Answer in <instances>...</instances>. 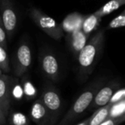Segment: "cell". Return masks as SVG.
<instances>
[{"label": "cell", "mask_w": 125, "mask_h": 125, "mask_svg": "<svg viewBox=\"0 0 125 125\" xmlns=\"http://www.w3.org/2000/svg\"><path fill=\"white\" fill-rule=\"evenodd\" d=\"M104 40V31L100 30L86 43L78 53V62L81 70L83 73L90 72L99 49Z\"/></svg>", "instance_id": "cell-1"}, {"label": "cell", "mask_w": 125, "mask_h": 125, "mask_svg": "<svg viewBox=\"0 0 125 125\" xmlns=\"http://www.w3.org/2000/svg\"><path fill=\"white\" fill-rule=\"evenodd\" d=\"M31 16L35 24L51 38L54 40H60L62 38L63 31L53 18L36 9L31 10Z\"/></svg>", "instance_id": "cell-2"}, {"label": "cell", "mask_w": 125, "mask_h": 125, "mask_svg": "<svg viewBox=\"0 0 125 125\" xmlns=\"http://www.w3.org/2000/svg\"><path fill=\"white\" fill-rule=\"evenodd\" d=\"M95 89H89L82 93L78 97V99L75 101L68 113L65 115L64 118L60 123V125H67L70 122H71L79 115L84 112L93 102V99L95 96Z\"/></svg>", "instance_id": "cell-3"}, {"label": "cell", "mask_w": 125, "mask_h": 125, "mask_svg": "<svg viewBox=\"0 0 125 125\" xmlns=\"http://www.w3.org/2000/svg\"><path fill=\"white\" fill-rule=\"evenodd\" d=\"M1 19L4 30L9 34H12L17 24V16L8 0H3L1 2Z\"/></svg>", "instance_id": "cell-4"}, {"label": "cell", "mask_w": 125, "mask_h": 125, "mask_svg": "<svg viewBox=\"0 0 125 125\" xmlns=\"http://www.w3.org/2000/svg\"><path fill=\"white\" fill-rule=\"evenodd\" d=\"M32 62V54L29 46L27 44L20 45L16 53V74L17 76H21L28 70Z\"/></svg>", "instance_id": "cell-5"}, {"label": "cell", "mask_w": 125, "mask_h": 125, "mask_svg": "<svg viewBox=\"0 0 125 125\" xmlns=\"http://www.w3.org/2000/svg\"><path fill=\"white\" fill-rule=\"evenodd\" d=\"M11 83L8 75H0V106L7 116L10 102Z\"/></svg>", "instance_id": "cell-6"}, {"label": "cell", "mask_w": 125, "mask_h": 125, "mask_svg": "<svg viewBox=\"0 0 125 125\" xmlns=\"http://www.w3.org/2000/svg\"><path fill=\"white\" fill-rule=\"evenodd\" d=\"M42 70L48 78L57 80L58 76L59 66L57 58L52 54H47L42 59Z\"/></svg>", "instance_id": "cell-7"}, {"label": "cell", "mask_w": 125, "mask_h": 125, "mask_svg": "<svg viewBox=\"0 0 125 125\" xmlns=\"http://www.w3.org/2000/svg\"><path fill=\"white\" fill-rule=\"evenodd\" d=\"M84 17H85V16L77 12L68 15L63 19L62 25H61L62 31H65L68 33H71L75 30L81 29Z\"/></svg>", "instance_id": "cell-8"}, {"label": "cell", "mask_w": 125, "mask_h": 125, "mask_svg": "<svg viewBox=\"0 0 125 125\" xmlns=\"http://www.w3.org/2000/svg\"><path fill=\"white\" fill-rule=\"evenodd\" d=\"M41 101L43 102V104H45V106L48 111H53V112L59 111L61 105H62L60 97L53 90L45 91L42 95Z\"/></svg>", "instance_id": "cell-9"}, {"label": "cell", "mask_w": 125, "mask_h": 125, "mask_svg": "<svg viewBox=\"0 0 125 125\" xmlns=\"http://www.w3.org/2000/svg\"><path fill=\"white\" fill-rule=\"evenodd\" d=\"M48 114V110L43 104L41 99L36 100L31 108V118L33 122L37 123L39 125H42L45 123V120Z\"/></svg>", "instance_id": "cell-10"}, {"label": "cell", "mask_w": 125, "mask_h": 125, "mask_svg": "<svg viewBox=\"0 0 125 125\" xmlns=\"http://www.w3.org/2000/svg\"><path fill=\"white\" fill-rule=\"evenodd\" d=\"M102 18L98 16L97 15L91 14L88 16H85L84 20L82 21L81 30L85 33L87 36H88L94 30H95L100 24V21Z\"/></svg>", "instance_id": "cell-11"}, {"label": "cell", "mask_w": 125, "mask_h": 125, "mask_svg": "<svg viewBox=\"0 0 125 125\" xmlns=\"http://www.w3.org/2000/svg\"><path fill=\"white\" fill-rule=\"evenodd\" d=\"M114 93L112 87H104L95 94L94 98V107H102L109 103L111 95Z\"/></svg>", "instance_id": "cell-12"}, {"label": "cell", "mask_w": 125, "mask_h": 125, "mask_svg": "<svg viewBox=\"0 0 125 125\" xmlns=\"http://www.w3.org/2000/svg\"><path fill=\"white\" fill-rule=\"evenodd\" d=\"M70 45L72 49L75 53L78 54L87 42V36L81 29H78L70 33Z\"/></svg>", "instance_id": "cell-13"}, {"label": "cell", "mask_w": 125, "mask_h": 125, "mask_svg": "<svg viewBox=\"0 0 125 125\" xmlns=\"http://www.w3.org/2000/svg\"><path fill=\"white\" fill-rule=\"evenodd\" d=\"M124 4L125 0H110L109 2H107L104 5H103L100 9L98 10L94 14L102 18L103 16H107L113 11L118 10Z\"/></svg>", "instance_id": "cell-14"}, {"label": "cell", "mask_w": 125, "mask_h": 125, "mask_svg": "<svg viewBox=\"0 0 125 125\" xmlns=\"http://www.w3.org/2000/svg\"><path fill=\"white\" fill-rule=\"evenodd\" d=\"M111 105V104L110 103H108L107 104L99 108L89 118L87 125H99L101 123H103L106 118H108V114H109V110Z\"/></svg>", "instance_id": "cell-15"}, {"label": "cell", "mask_w": 125, "mask_h": 125, "mask_svg": "<svg viewBox=\"0 0 125 125\" xmlns=\"http://www.w3.org/2000/svg\"><path fill=\"white\" fill-rule=\"evenodd\" d=\"M125 113V99L123 100L112 104L110 107L108 117L116 118L124 116Z\"/></svg>", "instance_id": "cell-16"}, {"label": "cell", "mask_w": 125, "mask_h": 125, "mask_svg": "<svg viewBox=\"0 0 125 125\" xmlns=\"http://www.w3.org/2000/svg\"><path fill=\"white\" fill-rule=\"evenodd\" d=\"M124 26H125V12L123 11L119 16H116V18H114V19L108 24L107 29L123 28Z\"/></svg>", "instance_id": "cell-17"}, {"label": "cell", "mask_w": 125, "mask_h": 125, "mask_svg": "<svg viewBox=\"0 0 125 125\" xmlns=\"http://www.w3.org/2000/svg\"><path fill=\"white\" fill-rule=\"evenodd\" d=\"M0 70L4 72H8L10 70L9 58H8L7 53L4 47L0 45Z\"/></svg>", "instance_id": "cell-18"}, {"label": "cell", "mask_w": 125, "mask_h": 125, "mask_svg": "<svg viewBox=\"0 0 125 125\" xmlns=\"http://www.w3.org/2000/svg\"><path fill=\"white\" fill-rule=\"evenodd\" d=\"M23 94L28 98H33L37 94V89L33 87L31 82L29 81H25L23 82Z\"/></svg>", "instance_id": "cell-19"}, {"label": "cell", "mask_w": 125, "mask_h": 125, "mask_svg": "<svg viewBox=\"0 0 125 125\" xmlns=\"http://www.w3.org/2000/svg\"><path fill=\"white\" fill-rule=\"evenodd\" d=\"M13 125H28L27 116L21 112H16L11 116Z\"/></svg>", "instance_id": "cell-20"}, {"label": "cell", "mask_w": 125, "mask_h": 125, "mask_svg": "<svg viewBox=\"0 0 125 125\" xmlns=\"http://www.w3.org/2000/svg\"><path fill=\"white\" fill-rule=\"evenodd\" d=\"M125 99V89L121 88L116 91V93H113L111 99H110L109 103L111 104H112L116 102H119V101L123 100V99Z\"/></svg>", "instance_id": "cell-21"}, {"label": "cell", "mask_w": 125, "mask_h": 125, "mask_svg": "<svg viewBox=\"0 0 125 125\" xmlns=\"http://www.w3.org/2000/svg\"><path fill=\"white\" fill-rule=\"evenodd\" d=\"M10 94L13 95L14 99H17V100H20V99H21L23 96H24L22 87H21V86L20 85L19 83H16L14 85V87H11Z\"/></svg>", "instance_id": "cell-22"}, {"label": "cell", "mask_w": 125, "mask_h": 125, "mask_svg": "<svg viewBox=\"0 0 125 125\" xmlns=\"http://www.w3.org/2000/svg\"><path fill=\"white\" fill-rule=\"evenodd\" d=\"M124 119H125V115L120 116V117H116V118L108 117L99 125H119L120 123L124 121Z\"/></svg>", "instance_id": "cell-23"}, {"label": "cell", "mask_w": 125, "mask_h": 125, "mask_svg": "<svg viewBox=\"0 0 125 125\" xmlns=\"http://www.w3.org/2000/svg\"><path fill=\"white\" fill-rule=\"evenodd\" d=\"M0 45L2 47L6 46V32L3 25L1 16H0Z\"/></svg>", "instance_id": "cell-24"}, {"label": "cell", "mask_w": 125, "mask_h": 125, "mask_svg": "<svg viewBox=\"0 0 125 125\" xmlns=\"http://www.w3.org/2000/svg\"><path fill=\"white\" fill-rule=\"evenodd\" d=\"M5 122H6V116L4 113V111H3L1 106H0V125L4 124Z\"/></svg>", "instance_id": "cell-25"}, {"label": "cell", "mask_w": 125, "mask_h": 125, "mask_svg": "<svg viewBox=\"0 0 125 125\" xmlns=\"http://www.w3.org/2000/svg\"><path fill=\"white\" fill-rule=\"evenodd\" d=\"M88 120H89V118H88V119H87V120H85V121L82 122V123H80L79 124H77V125H87V123H88Z\"/></svg>", "instance_id": "cell-26"}, {"label": "cell", "mask_w": 125, "mask_h": 125, "mask_svg": "<svg viewBox=\"0 0 125 125\" xmlns=\"http://www.w3.org/2000/svg\"><path fill=\"white\" fill-rule=\"evenodd\" d=\"M0 75H1V70H0Z\"/></svg>", "instance_id": "cell-27"}]
</instances>
